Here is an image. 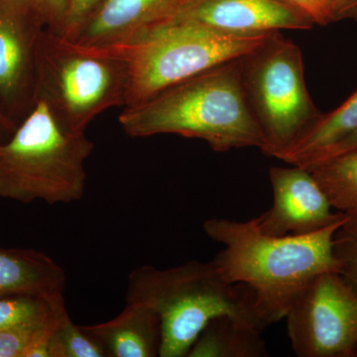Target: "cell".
Returning <instances> with one entry per match:
<instances>
[{
  "label": "cell",
  "instance_id": "cell-1",
  "mask_svg": "<svg viewBox=\"0 0 357 357\" xmlns=\"http://www.w3.org/2000/svg\"><path fill=\"white\" fill-rule=\"evenodd\" d=\"M344 225L287 236L263 234L256 218L248 222L210 218L203 227L206 236L225 246L213 260L222 276L255 294L256 319L264 330L286 318L319 275L340 273L333 243Z\"/></svg>",
  "mask_w": 357,
  "mask_h": 357
},
{
  "label": "cell",
  "instance_id": "cell-11",
  "mask_svg": "<svg viewBox=\"0 0 357 357\" xmlns=\"http://www.w3.org/2000/svg\"><path fill=\"white\" fill-rule=\"evenodd\" d=\"M181 20L241 34L309 30L314 25L307 14L278 0H183L168 21Z\"/></svg>",
  "mask_w": 357,
  "mask_h": 357
},
{
  "label": "cell",
  "instance_id": "cell-13",
  "mask_svg": "<svg viewBox=\"0 0 357 357\" xmlns=\"http://www.w3.org/2000/svg\"><path fill=\"white\" fill-rule=\"evenodd\" d=\"M107 357H155L161 349V321L147 305L126 303L123 311L105 323L83 326Z\"/></svg>",
  "mask_w": 357,
  "mask_h": 357
},
{
  "label": "cell",
  "instance_id": "cell-3",
  "mask_svg": "<svg viewBox=\"0 0 357 357\" xmlns=\"http://www.w3.org/2000/svg\"><path fill=\"white\" fill-rule=\"evenodd\" d=\"M126 303L147 305L158 314L160 357H187L204 328L220 314H243L263 331L252 290L230 283L213 261H190L166 270L136 268L128 276Z\"/></svg>",
  "mask_w": 357,
  "mask_h": 357
},
{
  "label": "cell",
  "instance_id": "cell-17",
  "mask_svg": "<svg viewBox=\"0 0 357 357\" xmlns=\"http://www.w3.org/2000/svg\"><path fill=\"white\" fill-rule=\"evenodd\" d=\"M335 211H357V149L345 152L307 169Z\"/></svg>",
  "mask_w": 357,
  "mask_h": 357
},
{
  "label": "cell",
  "instance_id": "cell-21",
  "mask_svg": "<svg viewBox=\"0 0 357 357\" xmlns=\"http://www.w3.org/2000/svg\"><path fill=\"white\" fill-rule=\"evenodd\" d=\"M102 1L103 0H68L64 17L58 27L52 31L57 33L64 38L74 40L84 21L88 20Z\"/></svg>",
  "mask_w": 357,
  "mask_h": 357
},
{
  "label": "cell",
  "instance_id": "cell-24",
  "mask_svg": "<svg viewBox=\"0 0 357 357\" xmlns=\"http://www.w3.org/2000/svg\"><path fill=\"white\" fill-rule=\"evenodd\" d=\"M37 13L43 18L47 28L55 30L64 17L68 0H30Z\"/></svg>",
  "mask_w": 357,
  "mask_h": 357
},
{
  "label": "cell",
  "instance_id": "cell-2",
  "mask_svg": "<svg viewBox=\"0 0 357 357\" xmlns=\"http://www.w3.org/2000/svg\"><path fill=\"white\" fill-rule=\"evenodd\" d=\"M119 121L134 138L176 134L204 140L217 152L255 147L264 154L267 149L244 93L241 58L173 84L140 105L124 107Z\"/></svg>",
  "mask_w": 357,
  "mask_h": 357
},
{
  "label": "cell",
  "instance_id": "cell-19",
  "mask_svg": "<svg viewBox=\"0 0 357 357\" xmlns=\"http://www.w3.org/2000/svg\"><path fill=\"white\" fill-rule=\"evenodd\" d=\"M65 306L57 311L0 331V357H27L34 345L50 337Z\"/></svg>",
  "mask_w": 357,
  "mask_h": 357
},
{
  "label": "cell",
  "instance_id": "cell-14",
  "mask_svg": "<svg viewBox=\"0 0 357 357\" xmlns=\"http://www.w3.org/2000/svg\"><path fill=\"white\" fill-rule=\"evenodd\" d=\"M66 273L35 249L0 248V297L15 294L64 293Z\"/></svg>",
  "mask_w": 357,
  "mask_h": 357
},
{
  "label": "cell",
  "instance_id": "cell-16",
  "mask_svg": "<svg viewBox=\"0 0 357 357\" xmlns=\"http://www.w3.org/2000/svg\"><path fill=\"white\" fill-rule=\"evenodd\" d=\"M357 129V91L330 114H321L290 146L276 158L307 168L330 148Z\"/></svg>",
  "mask_w": 357,
  "mask_h": 357
},
{
  "label": "cell",
  "instance_id": "cell-12",
  "mask_svg": "<svg viewBox=\"0 0 357 357\" xmlns=\"http://www.w3.org/2000/svg\"><path fill=\"white\" fill-rule=\"evenodd\" d=\"M183 0H103L73 41L98 48L135 43L170 20Z\"/></svg>",
  "mask_w": 357,
  "mask_h": 357
},
{
  "label": "cell",
  "instance_id": "cell-26",
  "mask_svg": "<svg viewBox=\"0 0 357 357\" xmlns=\"http://www.w3.org/2000/svg\"><path fill=\"white\" fill-rule=\"evenodd\" d=\"M17 128V124L10 119L0 105V144L6 142L13 135Z\"/></svg>",
  "mask_w": 357,
  "mask_h": 357
},
{
  "label": "cell",
  "instance_id": "cell-5",
  "mask_svg": "<svg viewBox=\"0 0 357 357\" xmlns=\"http://www.w3.org/2000/svg\"><path fill=\"white\" fill-rule=\"evenodd\" d=\"M128 69L112 48L86 46L45 28L37 55L36 100L73 132H86L98 115L126 107Z\"/></svg>",
  "mask_w": 357,
  "mask_h": 357
},
{
  "label": "cell",
  "instance_id": "cell-18",
  "mask_svg": "<svg viewBox=\"0 0 357 357\" xmlns=\"http://www.w3.org/2000/svg\"><path fill=\"white\" fill-rule=\"evenodd\" d=\"M65 306L63 293L15 294L0 297V331L41 317Z\"/></svg>",
  "mask_w": 357,
  "mask_h": 357
},
{
  "label": "cell",
  "instance_id": "cell-7",
  "mask_svg": "<svg viewBox=\"0 0 357 357\" xmlns=\"http://www.w3.org/2000/svg\"><path fill=\"white\" fill-rule=\"evenodd\" d=\"M244 93L267 141L265 155L276 158L319 119L305 79L298 45L271 32L241 58Z\"/></svg>",
  "mask_w": 357,
  "mask_h": 357
},
{
  "label": "cell",
  "instance_id": "cell-23",
  "mask_svg": "<svg viewBox=\"0 0 357 357\" xmlns=\"http://www.w3.org/2000/svg\"><path fill=\"white\" fill-rule=\"evenodd\" d=\"M307 14L314 24L326 26L333 22L326 0H278Z\"/></svg>",
  "mask_w": 357,
  "mask_h": 357
},
{
  "label": "cell",
  "instance_id": "cell-25",
  "mask_svg": "<svg viewBox=\"0 0 357 357\" xmlns=\"http://www.w3.org/2000/svg\"><path fill=\"white\" fill-rule=\"evenodd\" d=\"M357 149V129L354 132L349 134L347 137L344 140L340 141L337 145L330 148L325 153L321 154L311 166L307 167L306 169L311 168V167L321 163V162L326 161V160L333 158V157L337 156V155L344 154L345 152L351 151V150Z\"/></svg>",
  "mask_w": 357,
  "mask_h": 357
},
{
  "label": "cell",
  "instance_id": "cell-22",
  "mask_svg": "<svg viewBox=\"0 0 357 357\" xmlns=\"http://www.w3.org/2000/svg\"><path fill=\"white\" fill-rule=\"evenodd\" d=\"M340 274L357 290V236L337 232L333 243Z\"/></svg>",
  "mask_w": 357,
  "mask_h": 357
},
{
  "label": "cell",
  "instance_id": "cell-4",
  "mask_svg": "<svg viewBox=\"0 0 357 357\" xmlns=\"http://www.w3.org/2000/svg\"><path fill=\"white\" fill-rule=\"evenodd\" d=\"M95 149L86 132H73L43 100L0 144V198L22 204L81 201L86 189L84 163Z\"/></svg>",
  "mask_w": 357,
  "mask_h": 357
},
{
  "label": "cell",
  "instance_id": "cell-27",
  "mask_svg": "<svg viewBox=\"0 0 357 357\" xmlns=\"http://www.w3.org/2000/svg\"><path fill=\"white\" fill-rule=\"evenodd\" d=\"M345 20H354L357 22V0H349V3L337 14L335 21Z\"/></svg>",
  "mask_w": 357,
  "mask_h": 357
},
{
  "label": "cell",
  "instance_id": "cell-9",
  "mask_svg": "<svg viewBox=\"0 0 357 357\" xmlns=\"http://www.w3.org/2000/svg\"><path fill=\"white\" fill-rule=\"evenodd\" d=\"M46 27L30 0H0V105L17 126L36 102L37 55Z\"/></svg>",
  "mask_w": 357,
  "mask_h": 357
},
{
  "label": "cell",
  "instance_id": "cell-15",
  "mask_svg": "<svg viewBox=\"0 0 357 357\" xmlns=\"http://www.w3.org/2000/svg\"><path fill=\"white\" fill-rule=\"evenodd\" d=\"M262 331L243 314H220L211 319L187 357H266Z\"/></svg>",
  "mask_w": 357,
  "mask_h": 357
},
{
  "label": "cell",
  "instance_id": "cell-29",
  "mask_svg": "<svg viewBox=\"0 0 357 357\" xmlns=\"http://www.w3.org/2000/svg\"><path fill=\"white\" fill-rule=\"evenodd\" d=\"M349 0H326V4H328L331 16H332L333 22H335L337 14L349 3Z\"/></svg>",
  "mask_w": 357,
  "mask_h": 357
},
{
  "label": "cell",
  "instance_id": "cell-8",
  "mask_svg": "<svg viewBox=\"0 0 357 357\" xmlns=\"http://www.w3.org/2000/svg\"><path fill=\"white\" fill-rule=\"evenodd\" d=\"M299 357H357V290L338 272L319 275L286 316Z\"/></svg>",
  "mask_w": 357,
  "mask_h": 357
},
{
  "label": "cell",
  "instance_id": "cell-20",
  "mask_svg": "<svg viewBox=\"0 0 357 357\" xmlns=\"http://www.w3.org/2000/svg\"><path fill=\"white\" fill-rule=\"evenodd\" d=\"M50 357H107L105 349L70 319L67 310L49 337Z\"/></svg>",
  "mask_w": 357,
  "mask_h": 357
},
{
  "label": "cell",
  "instance_id": "cell-10",
  "mask_svg": "<svg viewBox=\"0 0 357 357\" xmlns=\"http://www.w3.org/2000/svg\"><path fill=\"white\" fill-rule=\"evenodd\" d=\"M292 166L270 168L273 204L256 218L263 234L273 236H306L337 223L347 222V213L333 211L330 199L311 171Z\"/></svg>",
  "mask_w": 357,
  "mask_h": 357
},
{
  "label": "cell",
  "instance_id": "cell-6",
  "mask_svg": "<svg viewBox=\"0 0 357 357\" xmlns=\"http://www.w3.org/2000/svg\"><path fill=\"white\" fill-rule=\"evenodd\" d=\"M271 32L230 33L192 20H171L129 46L114 49L128 69L126 107L215 66L248 55Z\"/></svg>",
  "mask_w": 357,
  "mask_h": 357
},
{
  "label": "cell",
  "instance_id": "cell-28",
  "mask_svg": "<svg viewBox=\"0 0 357 357\" xmlns=\"http://www.w3.org/2000/svg\"><path fill=\"white\" fill-rule=\"evenodd\" d=\"M340 231L345 234L357 236V211L347 215V222L340 227Z\"/></svg>",
  "mask_w": 357,
  "mask_h": 357
}]
</instances>
